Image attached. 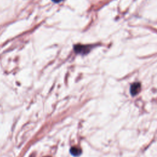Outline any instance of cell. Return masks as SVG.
I'll return each mask as SVG.
<instances>
[{"label":"cell","mask_w":157,"mask_h":157,"mask_svg":"<svg viewBox=\"0 0 157 157\" xmlns=\"http://www.w3.org/2000/svg\"><path fill=\"white\" fill-rule=\"evenodd\" d=\"M140 89H141V85L140 83L136 82L132 83L130 87L131 94L133 96H136L139 93V91H140Z\"/></svg>","instance_id":"cell-1"},{"label":"cell","mask_w":157,"mask_h":157,"mask_svg":"<svg viewBox=\"0 0 157 157\" xmlns=\"http://www.w3.org/2000/svg\"><path fill=\"white\" fill-rule=\"evenodd\" d=\"M70 151H71V153L74 155V156H78L80 155L81 153V149L78 148V147H73L71 148L70 150Z\"/></svg>","instance_id":"cell-2"},{"label":"cell","mask_w":157,"mask_h":157,"mask_svg":"<svg viewBox=\"0 0 157 157\" xmlns=\"http://www.w3.org/2000/svg\"><path fill=\"white\" fill-rule=\"evenodd\" d=\"M45 157H50V156H45Z\"/></svg>","instance_id":"cell-4"},{"label":"cell","mask_w":157,"mask_h":157,"mask_svg":"<svg viewBox=\"0 0 157 157\" xmlns=\"http://www.w3.org/2000/svg\"><path fill=\"white\" fill-rule=\"evenodd\" d=\"M53 1H55V2H60L61 1H62V0H53Z\"/></svg>","instance_id":"cell-3"}]
</instances>
